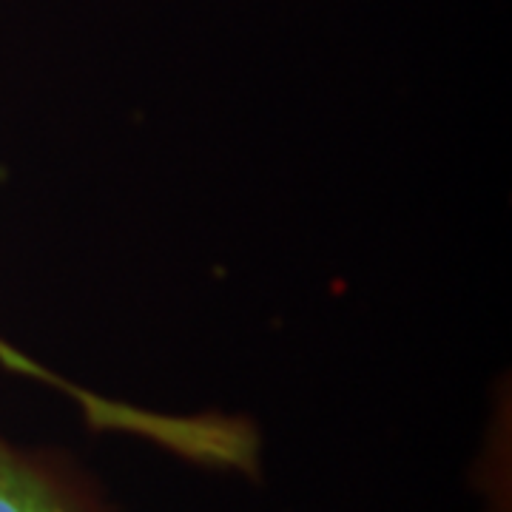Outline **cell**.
<instances>
[{"mask_svg":"<svg viewBox=\"0 0 512 512\" xmlns=\"http://www.w3.org/2000/svg\"><path fill=\"white\" fill-rule=\"evenodd\" d=\"M0 365L18 376L49 384L69 396L94 430H114V433H134L148 441H157L160 447L177 456L197 461L202 467H220L234 447V424L228 416H165L154 410H143L126 402L103 399L92 390L57 376L35 359H29L23 350L9 345L0 336Z\"/></svg>","mask_w":512,"mask_h":512,"instance_id":"cell-1","label":"cell"},{"mask_svg":"<svg viewBox=\"0 0 512 512\" xmlns=\"http://www.w3.org/2000/svg\"><path fill=\"white\" fill-rule=\"evenodd\" d=\"M0 512H117L103 484L66 450L20 447L0 433Z\"/></svg>","mask_w":512,"mask_h":512,"instance_id":"cell-2","label":"cell"}]
</instances>
